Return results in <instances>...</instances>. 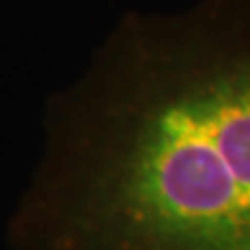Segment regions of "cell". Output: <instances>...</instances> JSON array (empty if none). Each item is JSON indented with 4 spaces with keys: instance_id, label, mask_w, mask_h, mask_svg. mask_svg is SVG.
Returning <instances> with one entry per match:
<instances>
[{
    "instance_id": "6da1fadb",
    "label": "cell",
    "mask_w": 250,
    "mask_h": 250,
    "mask_svg": "<svg viewBox=\"0 0 250 250\" xmlns=\"http://www.w3.org/2000/svg\"><path fill=\"white\" fill-rule=\"evenodd\" d=\"M46 121L19 250H250V0L125 15Z\"/></svg>"
}]
</instances>
